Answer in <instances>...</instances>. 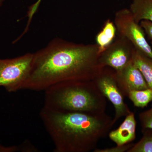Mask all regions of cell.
<instances>
[{"label": "cell", "mask_w": 152, "mask_h": 152, "mask_svg": "<svg viewBox=\"0 0 152 152\" xmlns=\"http://www.w3.org/2000/svg\"><path fill=\"white\" fill-rule=\"evenodd\" d=\"M33 55L29 75L22 90L45 91L62 82L94 80L104 68L96 44L55 38Z\"/></svg>", "instance_id": "cell-1"}, {"label": "cell", "mask_w": 152, "mask_h": 152, "mask_svg": "<svg viewBox=\"0 0 152 152\" xmlns=\"http://www.w3.org/2000/svg\"><path fill=\"white\" fill-rule=\"evenodd\" d=\"M39 115L54 145V152L94 151L114 125L105 112L59 110L44 106Z\"/></svg>", "instance_id": "cell-2"}, {"label": "cell", "mask_w": 152, "mask_h": 152, "mask_svg": "<svg viewBox=\"0 0 152 152\" xmlns=\"http://www.w3.org/2000/svg\"><path fill=\"white\" fill-rule=\"evenodd\" d=\"M44 105L59 110L103 113L106 98L94 80L62 82L45 90Z\"/></svg>", "instance_id": "cell-3"}, {"label": "cell", "mask_w": 152, "mask_h": 152, "mask_svg": "<svg viewBox=\"0 0 152 152\" xmlns=\"http://www.w3.org/2000/svg\"><path fill=\"white\" fill-rule=\"evenodd\" d=\"M33 53L12 58H0V87L9 93L22 90L29 75Z\"/></svg>", "instance_id": "cell-4"}, {"label": "cell", "mask_w": 152, "mask_h": 152, "mask_svg": "<svg viewBox=\"0 0 152 152\" xmlns=\"http://www.w3.org/2000/svg\"><path fill=\"white\" fill-rule=\"evenodd\" d=\"M114 24L118 34L124 37L136 50L152 59V49L140 23L135 20L129 9H123L115 14Z\"/></svg>", "instance_id": "cell-5"}, {"label": "cell", "mask_w": 152, "mask_h": 152, "mask_svg": "<svg viewBox=\"0 0 152 152\" xmlns=\"http://www.w3.org/2000/svg\"><path fill=\"white\" fill-rule=\"evenodd\" d=\"M94 80L101 93L113 105L115 111L113 119V125L121 118L132 113L124 101V96L117 83L115 71L109 67H105Z\"/></svg>", "instance_id": "cell-6"}, {"label": "cell", "mask_w": 152, "mask_h": 152, "mask_svg": "<svg viewBox=\"0 0 152 152\" xmlns=\"http://www.w3.org/2000/svg\"><path fill=\"white\" fill-rule=\"evenodd\" d=\"M118 35L113 42L100 54L99 60L104 67H109L115 72L121 70L132 60L135 50L127 39Z\"/></svg>", "instance_id": "cell-7"}, {"label": "cell", "mask_w": 152, "mask_h": 152, "mask_svg": "<svg viewBox=\"0 0 152 152\" xmlns=\"http://www.w3.org/2000/svg\"><path fill=\"white\" fill-rule=\"evenodd\" d=\"M118 86L124 96H128L131 91L148 88L143 76L132 60L121 70L116 72Z\"/></svg>", "instance_id": "cell-8"}, {"label": "cell", "mask_w": 152, "mask_h": 152, "mask_svg": "<svg viewBox=\"0 0 152 152\" xmlns=\"http://www.w3.org/2000/svg\"><path fill=\"white\" fill-rule=\"evenodd\" d=\"M136 126L137 121L134 114L132 112L126 116L118 129L109 132V138L118 146L132 142L136 139Z\"/></svg>", "instance_id": "cell-9"}, {"label": "cell", "mask_w": 152, "mask_h": 152, "mask_svg": "<svg viewBox=\"0 0 152 152\" xmlns=\"http://www.w3.org/2000/svg\"><path fill=\"white\" fill-rule=\"evenodd\" d=\"M129 10L137 23L143 20L152 22V0H132Z\"/></svg>", "instance_id": "cell-10"}, {"label": "cell", "mask_w": 152, "mask_h": 152, "mask_svg": "<svg viewBox=\"0 0 152 152\" xmlns=\"http://www.w3.org/2000/svg\"><path fill=\"white\" fill-rule=\"evenodd\" d=\"M117 29L114 22L107 20L102 30L96 37V42L99 53H102L113 42L116 37Z\"/></svg>", "instance_id": "cell-11"}, {"label": "cell", "mask_w": 152, "mask_h": 152, "mask_svg": "<svg viewBox=\"0 0 152 152\" xmlns=\"http://www.w3.org/2000/svg\"><path fill=\"white\" fill-rule=\"evenodd\" d=\"M132 61L142 73L149 88L152 90V59L135 49Z\"/></svg>", "instance_id": "cell-12"}, {"label": "cell", "mask_w": 152, "mask_h": 152, "mask_svg": "<svg viewBox=\"0 0 152 152\" xmlns=\"http://www.w3.org/2000/svg\"><path fill=\"white\" fill-rule=\"evenodd\" d=\"M128 97L135 107L143 108L152 101V90L148 88L145 90L131 91L128 94Z\"/></svg>", "instance_id": "cell-13"}, {"label": "cell", "mask_w": 152, "mask_h": 152, "mask_svg": "<svg viewBox=\"0 0 152 152\" xmlns=\"http://www.w3.org/2000/svg\"><path fill=\"white\" fill-rule=\"evenodd\" d=\"M142 137L127 152H152V130H142Z\"/></svg>", "instance_id": "cell-14"}, {"label": "cell", "mask_w": 152, "mask_h": 152, "mask_svg": "<svg viewBox=\"0 0 152 152\" xmlns=\"http://www.w3.org/2000/svg\"><path fill=\"white\" fill-rule=\"evenodd\" d=\"M42 1V0H37L35 2L29 7L28 9L27 14L28 21L27 23L26 26L24 30L21 34L17 38L18 40H20L23 37V36L27 32L29 28L30 25H31V22L32 21L33 17H34L35 14L37 12V11H38V9L39 8V7Z\"/></svg>", "instance_id": "cell-15"}, {"label": "cell", "mask_w": 152, "mask_h": 152, "mask_svg": "<svg viewBox=\"0 0 152 152\" xmlns=\"http://www.w3.org/2000/svg\"><path fill=\"white\" fill-rule=\"evenodd\" d=\"M142 130L145 129L152 130V105L151 107L139 115Z\"/></svg>", "instance_id": "cell-16"}, {"label": "cell", "mask_w": 152, "mask_h": 152, "mask_svg": "<svg viewBox=\"0 0 152 152\" xmlns=\"http://www.w3.org/2000/svg\"><path fill=\"white\" fill-rule=\"evenodd\" d=\"M134 144L129 143L123 145L122 146L116 145L115 147H112L107 148L100 149L96 148L94 150V152H127L128 150L133 146Z\"/></svg>", "instance_id": "cell-17"}, {"label": "cell", "mask_w": 152, "mask_h": 152, "mask_svg": "<svg viewBox=\"0 0 152 152\" xmlns=\"http://www.w3.org/2000/svg\"><path fill=\"white\" fill-rule=\"evenodd\" d=\"M140 24L142 28L149 39L152 40V22L147 20H143L140 22Z\"/></svg>", "instance_id": "cell-18"}, {"label": "cell", "mask_w": 152, "mask_h": 152, "mask_svg": "<svg viewBox=\"0 0 152 152\" xmlns=\"http://www.w3.org/2000/svg\"><path fill=\"white\" fill-rule=\"evenodd\" d=\"M20 152V148L19 146H5L0 143V152Z\"/></svg>", "instance_id": "cell-19"}, {"label": "cell", "mask_w": 152, "mask_h": 152, "mask_svg": "<svg viewBox=\"0 0 152 152\" xmlns=\"http://www.w3.org/2000/svg\"><path fill=\"white\" fill-rule=\"evenodd\" d=\"M5 0H0V7L2 6L3 3Z\"/></svg>", "instance_id": "cell-20"}, {"label": "cell", "mask_w": 152, "mask_h": 152, "mask_svg": "<svg viewBox=\"0 0 152 152\" xmlns=\"http://www.w3.org/2000/svg\"><path fill=\"white\" fill-rule=\"evenodd\" d=\"M151 44L152 45V40L151 41Z\"/></svg>", "instance_id": "cell-21"}]
</instances>
